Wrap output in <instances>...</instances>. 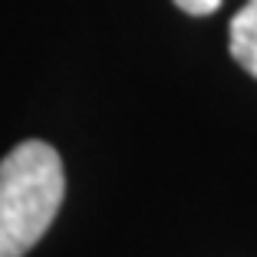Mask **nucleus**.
<instances>
[{"label":"nucleus","instance_id":"obj_1","mask_svg":"<svg viewBox=\"0 0 257 257\" xmlns=\"http://www.w3.org/2000/svg\"><path fill=\"white\" fill-rule=\"evenodd\" d=\"M66 175L53 145L30 139L0 162V257H23L53 224Z\"/></svg>","mask_w":257,"mask_h":257},{"label":"nucleus","instance_id":"obj_2","mask_svg":"<svg viewBox=\"0 0 257 257\" xmlns=\"http://www.w3.org/2000/svg\"><path fill=\"white\" fill-rule=\"evenodd\" d=\"M231 56L244 73L257 79V0H247L231 17Z\"/></svg>","mask_w":257,"mask_h":257},{"label":"nucleus","instance_id":"obj_3","mask_svg":"<svg viewBox=\"0 0 257 257\" xmlns=\"http://www.w3.org/2000/svg\"><path fill=\"white\" fill-rule=\"evenodd\" d=\"M178 10H185L188 17H211L221 7V0H172Z\"/></svg>","mask_w":257,"mask_h":257}]
</instances>
